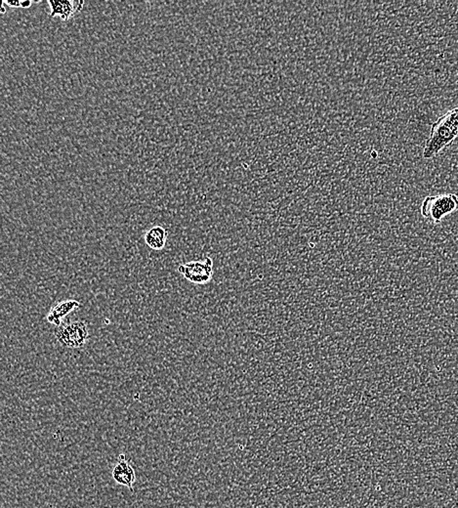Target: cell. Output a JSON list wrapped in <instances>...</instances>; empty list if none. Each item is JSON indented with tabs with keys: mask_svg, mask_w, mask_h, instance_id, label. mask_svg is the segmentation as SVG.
<instances>
[{
	"mask_svg": "<svg viewBox=\"0 0 458 508\" xmlns=\"http://www.w3.org/2000/svg\"><path fill=\"white\" fill-rule=\"evenodd\" d=\"M178 272L183 275L190 283L196 285H205L212 281L213 277V260L206 256L203 261H192L179 265Z\"/></svg>",
	"mask_w": 458,
	"mask_h": 508,
	"instance_id": "4",
	"label": "cell"
},
{
	"mask_svg": "<svg viewBox=\"0 0 458 508\" xmlns=\"http://www.w3.org/2000/svg\"><path fill=\"white\" fill-rule=\"evenodd\" d=\"M2 2L6 4L7 6L12 7V8H19L21 7L20 0H14V1H6V0H3Z\"/></svg>",
	"mask_w": 458,
	"mask_h": 508,
	"instance_id": "9",
	"label": "cell"
},
{
	"mask_svg": "<svg viewBox=\"0 0 458 508\" xmlns=\"http://www.w3.org/2000/svg\"><path fill=\"white\" fill-rule=\"evenodd\" d=\"M168 232L162 226H153L147 231L145 242L149 248L153 251H162L166 246Z\"/></svg>",
	"mask_w": 458,
	"mask_h": 508,
	"instance_id": "8",
	"label": "cell"
},
{
	"mask_svg": "<svg viewBox=\"0 0 458 508\" xmlns=\"http://www.w3.org/2000/svg\"><path fill=\"white\" fill-rule=\"evenodd\" d=\"M56 340L66 348H81L89 340V331L86 322L75 321L66 326L59 327L55 333Z\"/></svg>",
	"mask_w": 458,
	"mask_h": 508,
	"instance_id": "3",
	"label": "cell"
},
{
	"mask_svg": "<svg viewBox=\"0 0 458 508\" xmlns=\"http://www.w3.org/2000/svg\"><path fill=\"white\" fill-rule=\"evenodd\" d=\"M458 138V106L440 116L432 125L426 141L423 157L433 159Z\"/></svg>",
	"mask_w": 458,
	"mask_h": 508,
	"instance_id": "1",
	"label": "cell"
},
{
	"mask_svg": "<svg viewBox=\"0 0 458 508\" xmlns=\"http://www.w3.org/2000/svg\"><path fill=\"white\" fill-rule=\"evenodd\" d=\"M113 478L118 484L127 487L131 493H134L136 474H135V470L131 464L127 461L125 455L123 454L120 455V461L114 468Z\"/></svg>",
	"mask_w": 458,
	"mask_h": 508,
	"instance_id": "6",
	"label": "cell"
},
{
	"mask_svg": "<svg viewBox=\"0 0 458 508\" xmlns=\"http://www.w3.org/2000/svg\"><path fill=\"white\" fill-rule=\"evenodd\" d=\"M81 306L80 302L77 301H64L59 302L54 305L50 310L49 314L47 315V322L55 326L61 327L62 320L75 311V309Z\"/></svg>",
	"mask_w": 458,
	"mask_h": 508,
	"instance_id": "7",
	"label": "cell"
},
{
	"mask_svg": "<svg viewBox=\"0 0 458 508\" xmlns=\"http://www.w3.org/2000/svg\"><path fill=\"white\" fill-rule=\"evenodd\" d=\"M40 1H29V0H26V1H21V7L22 8H29V7L31 6V4L34 3H40Z\"/></svg>",
	"mask_w": 458,
	"mask_h": 508,
	"instance_id": "10",
	"label": "cell"
},
{
	"mask_svg": "<svg viewBox=\"0 0 458 508\" xmlns=\"http://www.w3.org/2000/svg\"><path fill=\"white\" fill-rule=\"evenodd\" d=\"M1 12L2 13H5V8H4V4L3 3H2V5H1Z\"/></svg>",
	"mask_w": 458,
	"mask_h": 508,
	"instance_id": "11",
	"label": "cell"
},
{
	"mask_svg": "<svg viewBox=\"0 0 458 508\" xmlns=\"http://www.w3.org/2000/svg\"><path fill=\"white\" fill-rule=\"evenodd\" d=\"M48 5L51 9L49 16L51 18L60 17L61 20L68 21L84 8V1H70V0H49Z\"/></svg>",
	"mask_w": 458,
	"mask_h": 508,
	"instance_id": "5",
	"label": "cell"
},
{
	"mask_svg": "<svg viewBox=\"0 0 458 508\" xmlns=\"http://www.w3.org/2000/svg\"><path fill=\"white\" fill-rule=\"evenodd\" d=\"M458 208V196L455 194L426 196L421 205L420 212L424 218L434 225L441 223L448 214Z\"/></svg>",
	"mask_w": 458,
	"mask_h": 508,
	"instance_id": "2",
	"label": "cell"
}]
</instances>
